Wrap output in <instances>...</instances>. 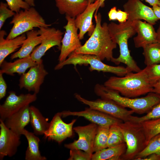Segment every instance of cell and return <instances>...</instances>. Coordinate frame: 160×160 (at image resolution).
I'll use <instances>...</instances> for the list:
<instances>
[{
  "instance_id": "d4e9b609",
  "label": "cell",
  "mask_w": 160,
  "mask_h": 160,
  "mask_svg": "<svg viewBox=\"0 0 160 160\" xmlns=\"http://www.w3.org/2000/svg\"><path fill=\"white\" fill-rule=\"evenodd\" d=\"M26 137L28 142V146L25 152L26 160H46V157L42 156L39 148L40 141L39 138L34 133L30 132L24 129L22 135Z\"/></svg>"
},
{
  "instance_id": "f546056e",
  "label": "cell",
  "mask_w": 160,
  "mask_h": 160,
  "mask_svg": "<svg viewBox=\"0 0 160 160\" xmlns=\"http://www.w3.org/2000/svg\"><path fill=\"white\" fill-rule=\"evenodd\" d=\"M160 155V133L153 137L145 148L135 157L134 160H140L152 154Z\"/></svg>"
},
{
  "instance_id": "e575fe53",
  "label": "cell",
  "mask_w": 160,
  "mask_h": 160,
  "mask_svg": "<svg viewBox=\"0 0 160 160\" xmlns=\"http://www.w3.org/2000/svg\"><path fill=\"white\" fill-rule=\"evenodd\" d=\"M7 3L1 2L0 3V29L1 30L7 19L13 16L15 13L8 8Z\"/></svg>"
},
{
  "instance_id": "5b68a950",
  "label": "cell",
  "mask_w": 160,
  "mask_h": 160,
  "mask_svg": "<svg viewBox=\"0 0 160 160\" xmlns=\"http://www.w3.org/2000/svg\"><path fill=\"white\" fill-rule=\"evenodd\" d=\"M126 145L125 153L122 160H134L148 144L141 123L131 121H123L119 124Z\"/></svg>"
},
{
  "instance_id": "bcb514c9",
  "label": "cell",
  "mask_w": 160,
  "mask_h": 160,
  "mask_svg": "<svg viewBox=\"0 0 160 160\" xmlns=\"http://www.w3.org/2000/svg\"><path fill=\"white\" fill-rule=\"evenodd\" d=\"M30 7H34L35 6L34 0H24Z\"/></svg>"
},
{
  "instance_id": "681fc988",
  "label": "cell",
  "mask_w": 160,
  "mask_h": 160,
  "mask_svg": "<svg viewBox=\"0 0 160 160\" xmlns=\"http://www.w3.org/2000/svg\"><path fill=\"white\" fill-rule=\"evenodd\" d=\"M158 5L160 6V0H159V3L158 4Z\"/></svg>"
},
{
  "instance_id": "74e56055",
  "label": "cell",
  "mask_w": 160,
  "mask_h": 160,
  "mask_svg": "<svg viewBox=\"0 0 160 160\" xmlns=\"http://www.w3.org/2000/svg\"><path fill=\"white\" fill-rule=\"evenodd\" d=\"M7 89L6 82L3 77V74L0 73V99L6 95Z\"/></svg>"
},
{
  "instance_id": "4dcf8cb0",
  "label": "cell",
  "mask_w": 160,
  "mask_h": 160,
  "mask_svg": "<svg viewBox=\"0 0 160 160\" xmlns=\"http://www.w3.org/2000/svg\"><path fill=\"white\" fill-rule=\"evenodd\" d=\"M124 136L119 124H114L109 127L108 147L125 143Z\"/></svg>"
},
{
  "instance_id": "f35d334b",
  "label": "cell",
  "mask_w": 160,
  "mask_h": 160,
  "mask_svg": "<svg viewBox=\"0 0 160 160\" xmlns=\"http://www.w3.org/2000/svg\"><path fill=\"white\" fill-rule=\"evenodd\" d=\"M128 15L124 11L118 9L116 14V20L119 23H123L126 22L128 20Z\"/></svg>"
},
{
  "instance_id": "cb8c5ba5",
  "label": "cell",
  "mask_w": 160,
  "mask_h": 160,
  "mask_svg": "<svg viewBox=\"0 0 160 160\" xmlns=\"http://www.w3.org/2000/svg\"><path fill=\"white\" fill-rule=\"evenodd\" d=\"M26 39L20 49L11 56V60L30 56L35 47L41 42L42 38L38 30H33L28 31L26 33Z\"/></svg>"
},
{
  "instance_id": "60d3db41",
  "label": "cell",
  "mask_w": 160,
  "mask_h": 160,
  "mask_svg": "<svg viewBox=\"0 0 160 160\" xmlns=\"http://www.w3.org/2000/svg\"><path fill=\"white\" fill-rule=\"evenodd\" d=\"M140 160H160V155L153 153L150 154Z\"/></svg>"
},
{
  "instance_id": "ee69618b",
  "label": "cell",
  "mask_w": 160,
  "mask_h": 160,
  "mask_svg": "<svg viewBox=\"0 0 160 160\" xmlns=\"http://www.w3.org/2000/svg\"><path fill=\"white\" fill-rule=\"evenodd\" d=\"M144 0L149 3L151 5L153 6L155 5H158L159 0Z\"/></svg>"
},
{
  "instance_id": "8fae6325",
  "label": "cell",
  "mask_w": 160,
  "mask_h": 160,
  "mask_svg": "<svg viewBox=\"0 0 160 160\" xmlns=\"http://www.w3.org/2000/svg\"><path fill=\"white\" fill-rule=\"evenodd\" d=\"M98 125L91 123L84 126L74 127L73 130L77 134L78 138L73 142L64 144V147L70 149H80L92 155L93 144Z\"/></svg>"
},
{
  "instance_id": "d6a6232c",
  "label": "cell",
  "mask_w": 160,
  "mask_h": 160,
  "mask_svg": "<svg viewBox=\"0 0 160 160\" xmlns=\"http://www.w3.org/2000/svg\"><path fill=\"white\" fill-rule=\"evenodd\" d=\"M160 118V102L154 106L145 115L141 117L132 116L129 121L142 123L149 120Z\"/></svg>"
},
{
  "instance_id": "7bdbcfd3",
  "label": "cell",
  "mask_w": 160,
  "mask_h": 160,
  "mask_svg": "<svg viewBox=\"0 0 160 160\" xmlns=\"http://www.w3.org/2000/svg\"><path fill=\"white\" fill-rule=\"evenodd\" d=\"M152 8L156 17L160 19V6L155 5L152 6Z\"/></svg>"
},
{
  "instance_id": "2e32d148",
  "label": "cell",
  "mask_w": 160,
  "mask_h": 160,
  "mask_svg": "<svg viewBox=\"0 0 160 160\" xmlns=\"http://www.w3.org/2000/svg\"><path fill=\"white\" fill-rule=\"evenodd\" d=\"M62 117L69 116L83 117L98 126L110 127L114 124H119L123 121L119 119L97 110L87 108L84 110L71 111H65L60 112Z\"/></svg>"
},
{
  "instance_id": "30bf717a",
  "label": "cell",
  "mask_w": 160,
  "mask_h": 160,
  "mask_svg": "<svg viewBox=\"0 0 160 160\" xmlns=\"http://www.w3.org/2000/svg\"><path fill=\"white\" fill-rule=\"evenodd\" d=\"M65 17L67 23L63 27L65 31L61 41L59 63L65 61L72 53L82 46L79 36L78 29L75 25V18L67 15Z\"/></svg>"
},
{
  "instance_id": "f1b7e54d",
  "label": "cell",
  "mask_w": 160,
  "mask_h": 160,
  "mask_svg": "<svg viewBox=\"0 0 160 160\" xmlns=\"http://www.w3.org/2000/svg\"><path fill=\"white\" fill-rule=\"evenodd\" d=\"M109 127L98 126L94 142V152L108 147Z\"/></svg>"
},
{
  "instance_id": "484cf974",
  "label": "cell",
  "mask_w": 160,
  "mask_h": 160,
  "mask_svg": "<svg viewBox=\"0 0 160 160\" xmlns=\"http://www.w3.org/2000/svg\"><path fill=\"white\" fill-rule=\"evenodd\" d=\"M29 110L30 123L34 133L36 135H44L49 126L48 119L45 118L39 109L34 106H29Z\"/></svg>"
},
{
  "instance_id": "ba28073f",
  "label": "cell",
  "mask_w": 160,
  "mask_h": 160,
  "mask_svg": "<svg viewBox=\"0 0 160 160\" xmlns=\"http://www.w3.org/2000/svg\"><path fill=\"white\" fill-rule=\"evenodd\" d=\"M75 97L79 101L89 106V108L110 115L123 121H129L134 113L132 110H128L111 100L101 98L95 100H89L78 94H75Z\"/></svg>"
},
{
  "instance_id": "4316f807",
  "label": "cell",
  "mask_w": 160,
  "mask_h": 160,
  "mask_svg": "<svg viewBox=\"0 0 160 160\" xmlns=\"http://www.w3.org/2000/svg\"><path fill=\"white\" fill-rule=\"evenodd\" d=\"M126 148L125 143L114 146L107 147L95 152L92 155L91 160H121V157L125 153Z\"/></svg>"
},
{
  "instance_id": "8d00e7d4",
  "label": "cell",
  "mask_w": 160,
  "mask_h": 160,
  "mask_svg": "<svg viewBox=\"0 0 160 160\" xmlns=\"http://www.w3.org/2000/svg\"><path fill=\"white\" fill-rule=\"evenodd\" d=\"M92 155L80 149H70L68 160H90Z\"/></svg>"
},
{
  "instance_id": "7402d4cb",
  "label": "cell",
  "mask_w": 160,
  "mask_h": 160,
  "mask_svg": "<svg viewBox=\"0 0 160 160\" xmlns=\"http://www.w3.org/2000/svg\"><path fill=\"white\" fill-rule=\"evenodd\" d=\"M37 64L32 60L30 55L19 58L12 62L4 60L0 65V73L12 76L14 75L15 73L22 75L28 69Z\"/></svg>"
},
{
  "instance_id": "4fadbf2b",
  "label": "cell",
  "mask_w": 160,
  "mask_h": 160,
  "mask_svg": "<svg viewBox=\"0 0 160 160\" xmlns=\"http://www.w3.org/2000/svg\"><path fill=\"white\" fill-rule=\"evenodd\" d=\"M61 117L60 112L54 116L49 122L48 129L44 135L45 138L60 143L67 138L72 137L73 126L76 119H73L70 123H67L63 121Z\"/></svg>"
},
{
  "instance_id": "c3c4849f",
  "label": "cell",
  "mask_w": 160,
  "mask_h": 160,
  "mask_svg": "<svg viewBox=\"0 0 160 160\" xmlns=\"http://www.w3.org/2000/svg\"><path fill=\"white\" fill-rule=\"evenodd\" d=\"M96 0H88L89 4H91L95 2Z\"/></svg>"
},
{
  "instance_id": "b9f144b4",
  "label": "cell",
  "mask_w": 160,
  "mask_h": 160,
  "mask_svg": "<svg viewBox=\"0 0 160 160\" xmlns=\"http://www.w3.org/2000/svg\"><path fill=\"white\" fill-rule=\"evenodd\" d=\"M152 92L160 95V80L153 86Z\"/></svg>"
},
{
  "instance_id": "d590c367",
  "label": "cell",
  "mask_w": 160,
  "mask_h": 160,
  "mask_svg": "<svg viewBox=\"0 0 160 160\" xmlns=\"http://www.w3.org/2000/svg\"><path fill=\"white\" fill-rule=\"evenodd\" d=\"M8 7L11 10L15 12H19L20 9H29L30 6L23 0H5Z\"/></svg>"
},
{
  "instance_id": "44dd1931",
  "label": "cell",
  "mask_w": 160,
  "mask_h": 160,
  "mask_svg": "<svg viewBox=\"0 0 160 160\" xmlns=\"http://www.w3.org/2000/svg\"><path fill=\"white\" fill-rule=\"evenodd\" d=\"M59 13L75 18L87 7L88 0H55Z\"/></svg>"
},
{
  "instance_id": "ac0fdd59",
  "label": "cell",
  "mask_w": 160,
  "mask_h": 160,
  "mask_svg": "<svg viewBox=\"0 0 160 160\" xmlns=\"http://www.w3.org/2000/svg\"><path fill=\"white\" fill-rule=\"evenodd\" d=\"M100 0L89 4L85 9L75 18V23L79 30V36L80 40L84 38L87 32L90 36L94 31L95 25L93 24L92 18L95 12H97L99 8Z\"/></svg>"
},
{
  "instance_id": "e0dca14e",
  "label": "cell",
  "mask_w": 160,
  "mask_h": 160,
  "mask_svg": "<svg viewBox=\"0 0 160 160\" xmlns=\"http://www.w3.org/2000/svg\"><path fill=\"white\" fill-rule=\"evenodd\" d=\"M0 160L5 156L11 157L16 153L21 143L20 136L7 128L0 120Z\"/></svg>"
},
{
  "instance_id": "7c38bea8",
  "label": "cell",
  "mask_w": 160,
  "mask_h": 160,
  "mask_svg": "<svg viewBox=\"0 0 160 160\" xmlns=\"http://www.w3.org/2000/svg\"><path fill=\"white\" fill-rule=\"evenodd\" d=\"M4 103L0 105V120L5 119L24 106L34 101L37 99V94H22L17 95L15 92L10 91Z\"/></svg>"
},
{
  "instance_id": "ffe728a7",
  "label": "cell",
  "mask_w": 160,
  "mask_h": 160,
  "mask_svg": "<svg viewBox=\"0 0 160 160\" xmlns=\"http://www.w3.org/2000/svg\"><path fill=\"white\" fill-rule=\"evenodd\" d=\"M29 105H26L7 118L6 126L15 133L22 135L25 127L30 122Z\"/></svg>"
},
{
  "instance_id": "9c48e42d",
  "label": "cell",
  "mask_w": 160,
  "mask_h": 160,
  "mask_svg": "<svg viewBox=\"0 0 160 160\" xmlns=\"http://www.w3.org/2000/svg\"><path fill=\"white\" fill-rule=\"evenodd\" d=\"M38 28L41 42L30 55L32 60L38 64L43 62L42 57L51 48L57 46L60 49L63 34L60 30L53 27H40Z\"/></svg>"
},
{
  "instance_id": "83f0119b",
  "label": "cell",
  "mask_w": 160,
  "mask_h": 160,
  "mask_svg": "<svg viewBox=\"0 0 160 160\" xmlns=\"http://www.w3.org/2000/svg\"><path fill=\"white\" fill-rule=\"evenodd\" d=\"M144 63L147 66L160 63V43L148 44L143 48Z\"/></svg>"
},
{
  "instance_id": "7a4b0ae2",
  "label": "cell",
  "mask_w": 160,
  "mask_h": 160,
  "mask_svg": "<svg viewBox=\"0 0 160 160\" xmlns=\"http://www.w3.org/2000/svg\"><path fill=\"white\" fill-rule=\"evenodd\" d=\"M104 85L117 91L122 96L130 98L152 92L153 88L144 68L139 72H131L123 76H111Z\"/></svg>"
},
{
  "instance_id": "3957f363",
  "label": "cell",
  "mask_w": 160,
  "mask_h": 160,
  "mask_svg": "<svg viewBox=\"0 0 160 160\" xmlns=\"http://www.w3.org/2000/svg\"><path fill=\"white\" fill-rule=\"evenodd\" d=\"M94 92L101 98L111 100L139 114L147 113L160 102V95L153 92H149L143 97L130 98L122 96L117 91L100 84L95 85Z\"/></svg>"
},
{
  "instance_id": "603a6c76",
  "label": "cell",
  "mask_w": 160,
  "mask_h": 160,
  "mask_svg": "<svg viewBox=\"0 0 160 160\" xmlns=\"http://www.w3.org/2000/svg\"><path fill=\"white\" fill-rule=\"evenodd\" d=\"M7 34L3 30L0 31V65L8 55L21 47L26 39L25 33L11 39H5Z\"/></svg>"
},
{
  "instance_id": "836d02e7",
  "label": "cell",
  "mask_w": 160,
  "mask_h": 160,
  "mask_svg": "<svg viewBox=\"0 0 160 160\" xmlns=\"http://www.w3.org/2000/svg\"><path fill=\"white\" fill-rule=\"evenodd\" d=\"M144 69L153 86L160 80V63L147 66Z\"/></svg>"
},
{
  "instance_id": "277c9868",
  "label": "cell",
  "mask_w": 160,
  "mask_h": 160,
  "mask_svg": "<svg viewBox=\"0 0 160 160\" xmlns=\"http://www.w3.org/2000/svg\"><path fill=\"white\" fill-rule=\"evenodd\" d=\"M108 28L112 40L119 48V55L114 58L113 62L116 65L123 63L132 72L140 71L141 70L131 56L128 46V39L136 33L133 21L127 20L119 24L111 22L108 24Z\"/></svg>"
},
{
  "instance_id": "d6986e66",
  "label": "cell",
  "mask_w": 160,
  "mask_h": 160,
  "mask_svg": "<svg viewBox=\"0 0 160 160\" xmlns=\"http://www.w3.org/2000/svg\"><path fill=\"white\" fill-rule=\"evenodd\" d=\"M133 23L137 33L133 38L136 48H143L148 44L157 42L156 33L153 25L141 20L134 21Z\"/></svg>"
},
{
  "instance_id": "1f68e13d",
  "label": "cell",
  "mask_w": 160,
  "mask_h": 160,
  "mask_svg": "<svg viewBox=\"0 0 160 160\" xmlns=\"http://www.w3.org/2000/svg\"><path fill=\"white\" fill-rule=\"evenodd\" d=\"M141 124L148 144L154 136L160 133V118L149 120Z\"/></svg>"
},
{
  "instance_id": "6da1fadb",
  "label": "cell",
  "mask_w": 160,
  "mask_h": 160,
  "mask_svg": "<svg viewBox=\"0 0 160 160\" xmlns=\"http://www.w3.org/2000/svg\"><path fill=\"white\" fill-rule=\"evenodd\" d=\"M94 17L96 25L94 31L85 44L74 52L94 55L102 61L105 59L113 62L114 58L113 51L116 48L117 44L110 36L107 23L101 24L100 13L97 14L95 12Z\"/></svg>"
},
{
  "instance_id": "f6af8a7d",
  "label": "cell",
  "mask_w": 160,
  "mask_h": 160,
  "mask_svg": "<svg viewBox=\"0 0 160 160\" xmlns=\"http://www.w3.org/2000/svg\"><path fill=\"white\" fill-rule=\"evenodd\" d=\"M156 40L158 42L160 43V24L156 31Z\"/></svg>"
},
{
  "instance_id": "9a60e30c",
  "label": "cell",
  "mask_w": 160,
  "mask_h": 160,
  "mask_svg": "<svg viewBox=\"0 0 160 160\" xmlns=\"http://www.w3.org/2000/svg\"><path fill=\"white\" fill-rule=\"evenodd\" d=\"M48 73L43 62L31 67L28 72L21 75L19 80L20 88H25L28 91H32L37 94Z\"/></svg>"
},
{
  "instance_id": "8992f818",
  "label": "cell",
  "mask_w": 160,
  "mask_h": 160,
  "mask_svg": "<svg viewBox=\"0 0 160 160\" xmlns=\"http://www.w3.org/2000/svg\"><path fill=\"white\" fill-rule=\"evenodd\" d=\"M96 56L87 54L72 53L65 61L59 63L55 67V70H60L64 66L73 65L76 67L77 65L89 64V70L115 74L118 76H123L132 72L127 67L122 66H113L106 64Z\"/></svg>"
},
{
  "instance_id": "7dc6e473",
  "label": "cell",
  "mask_w": 160,
  "mask_h": 160,
  "mask_svg": "<svg viewBox=\"0 0 160 160\" xmlns=\"http://www.w3.org/2000/svg\"><path fill=\"white\" fill-rule=\"evenodd\" d=\"M105 0H100V4L99 5V8L100 7H103L104 6V2Z\"/></svg>"
},
{
  "instance_id": "ab89813d",
  "label": "cell",
  "mask_w": 160,
  "mask_h": 160,
  "mask_svg": "<svg viewBox=\"0 0 160 160\" xmlns=\"http://www.w3.org/2000/svg\"><path fill=\"white\" fill-rule=\"evenodd\" d=\"M117 10L116 7H114L111 8L108 13L109 20H116V14Z\"/></svg>"
},
{
  "instance_id": "5bb4252c",
  "label": "cell",
  "mask_w": 160,
  "mask_h": 160,
  "mask_svg": "<svg viewBox=\"0 0 160 160\" xmlns=\"http://www.w3.org/2000/svg\"><path fill=\"white\" fill-rule=\"evenodd\" d=\"M123 7L128 15L127 20L133 21L143 20L153 25L159 20L152 8L145 4L140 0H127Z\"/></svg>"
},
{
  "instance_id": "52a82bcc",
  "label": "cell",
  "mask_w": 160,
  "mask_h": 160,
  "mask_svg": "<svg viewBox=\"0 0 160 160\" xmlns=\"http://www.w3.org/2000/svg\"><path fill=\"white\" fill-rule=\"evenodd\" d=\"M11 24L12 27L6 39H11L33 30L35 28L50 27L34 7L20 10L13 16Z\"/></svg>"
}]
</instances>
